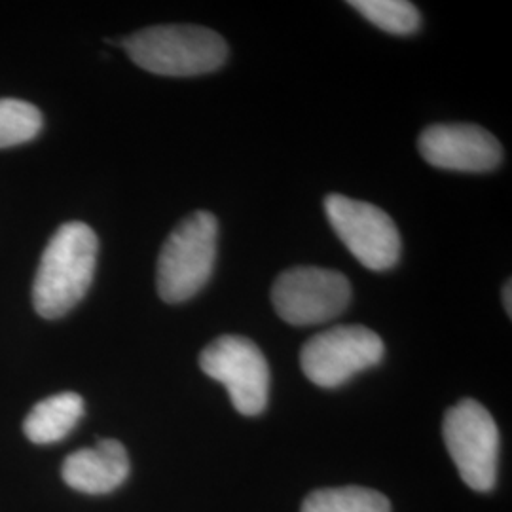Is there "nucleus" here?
<instances>
[{
    "label": "nucleus",
    "instance_id": "obj_1",
    "mask_svg": "<svg viewBox=\"0 0 512 512\" xmlns=\"http://www.w3.org/2000/svg\"><path fill=\"white\" fill-rule=\"evenodd\" d=\"M99 241L84 222H65L46 245L33 285L38 315L59 319L73 310L92 287Z\"/></svg>",
    "mask_w": 512,
    "mask_h": 512
},
{
    "label": "nucleus",
    "instance_id": "obj_2",
    "mask_svg": "<svg viewBox=\"0 0 512 512\" xmlns=\"http://www.w3.org/2000/svg\"><path fill=\"white\" fill-rule=\"evenodd\" d=\"M131 61L160 76L215 73L228 59L219 33L198 25H156L122 42Z\"/></svg>",
    "mask_w": 512,
    "mask_h": 512
},
{
    "label": "nucleus",
    "instance_id": "obj_3",
    "mask_svg": "<svg viewBox=\"0 0 512 512\" xmlns=\"http://www.w3.org/2000/svg\"><path fill=\"white\" fill-rule=\"evenodd\" d=\"M219 222L196 211L169 234L158 258L156 285L167 304H181L202 291L217 260Z\"/></svg>",
    "mask_w": 512,
    "mask_h": 512
},
{
    "label": "nucleus",
    "instance_id": "obj_4",
    "mask_svg": "<svg viewBox=\"0 0 512 512\" xmlns=\"http://www.w3.org/2000/svg\"><path fill=\"white\" fill-rule=\"evenodd\" d=\"M442 435L463 482L476 492H490L497 478L499 431L492 414L473 399L446 412Z\"/></svg>",
    "mask_w": 512,
    "mask_h": 512
},
{
    "label": "nucleus",
    "instance_id": "obj_5",
    "mask_svg": "<svg viewBox=\"0 0 512 512\" xmlns=\"http://www.w3.org/2000/svg\"><path fill=\"white\" fill-rule=\"evenodd\" d=\"M384 351V342L374 330L363 325H342L308 340L300 353V365L311 384L332 389L378 365L384 359Z\"/></svg>",
    "mask_w": 512,
    "mask_h": 512
},
{
    "label": "nucleus",
    "instance_id": "obj_6",
    "mask_svg": "<svg viewBox=\"0 0 512 512\" xmlns=\"http://www.w3.org/2000/svg\"><path fill=\"white\" fill-rule=\"evenodd\" d=\"M203 372L226 387L234 408L243 416L266 410L270 368L255 342L243 336H220L200 355Z\"/></svg>",
    "mask_w": 512,
    "mask_h": 512
},
{
    "label": "nucleus",
    "instance_id": "obj_7",
    "mask_svg": "<svg viewBox=\"0 0 512 512\" xmlns=\"http://www.w3.org/2000/svg\"><path fill=\"white\" fill-rule=\"evenodd\" d=\"M351 300L348 277L327 268L298 266L279 275L272 289L277 315L294 327L336 319Z\"/></svg>",
    "mask_w": 512,
    "mask_h": 512
},
{
    "label": "nucleus",
    "instance_id": "obj_8",
    "mask_svg": "<svg viewBox=\"0 0 512 512\" xmlns=\"http://www.w3.org/2000/svg\"><path fill=\"white\" fill-rule=\"evenodd\" d=\"M325 213L336 236L368 270L384 272L399 262L401 234L384 209L330 194Z\"/></svg>",
    "mask_w": 512,
    "mask_h": 512
},
{
    "label": "nucleus",
    "instance_id": "obj_9",
    "mask_svg": "<svg viewBox=\"0 0 512 512\" xmlns=\"http://www.w3.org/2000/svg\"><path fill=\"white\" fill-rule=\"evenodd\" d=\"M421 156L433 167L486 173L503 160V148L490 131L473 124H439L420 135Z\"/></svg>",
    "mask_w": 512,
    "mask_h": 512
},
{
    "label": "nucleus",
    "instance_id": "obj_10",
    "mask_svg": "<svg viewBox=\"0 0 512 512\" xmlns=\"http://www.w3.org/2000/svg\"><path fill=\"white\" fill-rule=\"evenodd\" d=\"M61 475L76 492L109 494L128 478V452L118 440H101L97 446L82 448L65 459Z\"/></svg>",
    "mask_w": 512,
    "mask_h": 512
},
{
    "label": "nucleus",
    "instance_id": "obj_11",
    "mask_svg": "<svg viewBox=\"0 0 512 512\" xmlns=\"http://www.w3.org/2000/svg\"><path fill=\"white\" fill-rule=\"evenodd\" d=\"M84 416V399L73 393H59L44 399L29 412L23 423L27 439L35 444H52L65 439Z\"/></svg>",
    "mask_w": 512,
    "mask_h": 512
},
{
    "label": "nucleus",
    "instance_id": "obj_12",
    "mask_svg": "<svg viewBox=\"0 0 512 512\" xmlns=\"http://www.w3.org/2000/svg\"><path fill=\"white\" fill-rule=\"evenodd\" d=\"M302 512H391V505L380 492L346 486L313 492L304 499Z\"/></svg>",
    "mask_w": 512,
    "mask_h": 512
},
{
    "label": "nucleus",
    "instance_id": "obj_13",
    "mask_svg": "<svg viewBox=\"0 0 512 512\" xmlns=\"http://www.w3.org/2000/svg\"><path fill=\"white\" fill-rule=\"evenodd\" d=\"M349 6L391 35H414L420 29L418 8L404 0H351Z\"/></svg>",
    "mask_w": 512,
    "mask_h": 512
},
{
    "label": "nucleus",
    "instance_id": "obj_14",
    "mask_svg": "<svg viewBox=\"0 0 512 512\" xmlns=\"http://www.w3.org/2000/svg\"><path fill=\"white\" fill-rule=\"evenodd\" d=\"M42 124V114L35 105L19 99H0V148L33 141Z\"/></svg>",
    "mask_w": 512,
    "mask_h": 512
},
{
    "label": "nucleus",
    "instance_id": "obj_15",
    "mask_svg": "<svg viewBox=\"0 0 512 512\" xmlns=\"http://www.w3.org/2000/svg\"><path fill=\"white\" fill-rule=\"evenodd\" d=\"M511 289L512 283L511 281H507V283H505V287H503V306H505V310H507V315H509V317L512 315Z\"/></svg>",
    "mask_w": 512,
    "mask_h": 512
}]
</instances>
